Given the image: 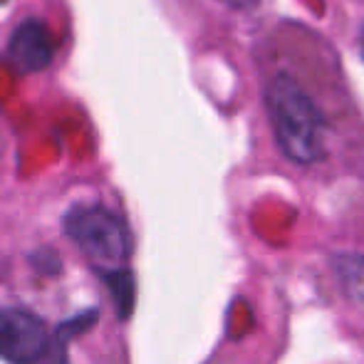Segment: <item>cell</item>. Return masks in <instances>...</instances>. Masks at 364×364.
<instances>
[{
  "mask_svg": "<svg viewBox=\"0 0 364 364\" xmlns=\"http://www.w3.org/2000/svg\"><path fill=\"white\" fill-rule=\"evenodd\" d=\"M265 107L275 141L285 159L297 166H310L325 156L327 122L317 102L295 77L280 73L265 87Z\"/></svg>",
  "mask_w": 364,
  "mask_h": 364,
  "instance_id": "obj_1",
  "label": "cell"
},
{
  "mask_svg": "<svg viewBox=\"0 0 364 364\" xmlns=\"http://www.w3.org/2000/svg\"><path fill=\"white\" fill-rule=\"evenodd\" d=\"M65 230L87 260L107 273L122 270L132 253L127 223L105 206H75L65 216Z\"/></svg>",
  "mask_w": 364,
  "mask_h": 364,
  "instance_id": "obj_2",
  "label": "cell"
},
{
  "mask_svg": "<svg viewBox=\"0 0 364 364\" xmlns=\"http://www.w3.org/2000/svg\"><path fill=\"white\" fill-rule=\"evenodd\" d=\"M50 352V332L40 317L0 307V357L10 364H40Z\"/></svg>",
  "mask_w": 364,
  "mask_h": 364,
  "instance_id": "obj_3",
  "label": "cell"
},
{
  "mask_svg": "<svg viewBox=\"0 0 364 364\" xmlns=\"http://www.w3.org/2000/svg\"><path fill=\"white\" fill-rule=\"evenodd\" d=\"M8 55L15 68L23 73H40L53 60V40L43 23L25 20L13 30V38L8 43Z\"/></svg>",
  "mask_w": 364,
  "mask_h": 364,
  "instance_id": "obj_4",
  "label": "cell"
},
{
  "mask_svg": "<svg viewBox=\"0 0 364 364\" xmlns=\"http://www.w3.org/2000/svg\"><path fill=\"white\" fill-rule=\"evenodd\" d=\"M335 270L345 295L364 305V255L345 253L335 258Z\"/></svg>",
  "mask_w": 364,
  "mask_h": 364,
  "instance_id": "obj_5",
  "label": "cell"
},
{
  "mask_svg": "<svg viewBox=\"0 0 364 364\" xmlns=\"http://www.w3.org/2000/svg\"><path fill=\"white\" fill-rule=\"evenodd\" d=\"M109 288L114 295L119 317H129L132 307H134V275L124 268L114 270V273H109Z\"/></svg>",
  "mask_w": 364,
  "mask_h": 364,
  "instance_id": "obj_6",
  "label": "cell"
},
{
  "mask_svg": "<svg viewBox=\"0 0 364 364\" xmlns=\"http://www.w3.org/2000/svg\"><path fill=\"white\" fill-rule=\"evenodd\" d=\"M223 5H228V8H233V10H248V8H253L258 0H220Z\"/></svg>",
  "mask_w": 364,
  "mask_h": 364,
  "instance_id": "obj_7",
  "label": "cell"
}]
</instances>
